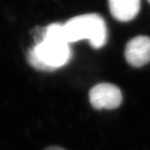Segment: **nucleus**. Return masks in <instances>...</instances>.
Returning <instances> with one entry per match:
<instances>
[{
    "label": "nucleus",
    "instance_id": "f257e3e1",
    "mask_svg": "<svg viewBox=\"0 0 150 150\" xmlns=\"http://www.w3.org/2000/svg\"><path fill=\"white\" fill-rule=\"evenodd\" d=\"M42 36L28 51L27 60L31 66L42 71H53L65 66L72 57V52L62 25H49L45 28Z\"/></svg>",
    "mask_w": 150,
    "mask_h": 150
},
{
    "label": "nucleus",
    "instance_id": "f03ea898",
    "mask_svg": "<svg viewBox=\"0 0 150 150\" xmlns=\"http://www.w3.org/2000/svg\"><path fill=\"white\" fill-rule=\"evenodd\" d=\"M62 26L69 44L89 40L94 49H100L105 45L108 39L106 23L98 14H85L72 17Z\"/></svg>",
    "mask_w": 150,
    "mask_h": 150
},
{
    "label": "nucleus",
    "instance_id": "7ed1b4c3",
    "mask_svg": "<svg viewBox=\"0 0 150 150\" xmlns=\"http://www.w3.org/2000/svg\"><path fill=\"white\" fill-rule=\"evenodd\" d=\"M90 102L94 109L113 110L122 102V93L119 87L111 83H100L91 88Z\"/></svg>",
    "mask_w": 150,
    "mask_h": 150
},
{
    "label": "nucleus",
    "instance_id": "20e7f679",
    "mask_svg": "<svg viewBox=\"0 0 150 150\" xmlns=\"http://www.w3.org/2000/svg\"><path fill=\"white\" fill-rule=\"evenodd\" d=\"M125 58L129 65L141 67L150 62V38L139 35L132 38L126 45Z\"/></svg>",
    "mask_w": 150,
    "mask_h": 150
},
{
    "label": "nucleus",
    "instance_id": "39448f33",
    "mask_svg": "<svg viewBox=\"0 0 150 150\" xmlns=\"http://www.w3.org/2000/svg\"><path fill=\"white\" fill-rule=\"evenodd\" d=\"M110 11L112 16L120 22L133 20L140 10L139 0H110Z\"/></svg>",
    "mask_w": 150,
    "mask_h": 150
},
{
    "label": "nucleus",
    "instance_id": "423d86ee",
    "mask_svg": "<svg viewBox=\"0 0 150 150\" xmlns=\"http://www.w3.org/2000/svg\"><path fill=\"white\" fill-rule=\"evenodd\" d=\"M45 150H65L62 147H60V146H50L48 148H46Z\"/></svg>",
    "mask_w": 150,
    "mask_h": 150
},
{
    "label": "nucleus",
    "instance_id": "0eeeda50",
    "mask_svg": "<svg viewBox=\"0 0 150 150\" xmlns=\"http://www.w3.org/2000/svg\"><path fill=\"white\" fill-rule=\"evenodd\" d=\"M149 3H150V1H149Z\"/></svg>",
    "mask_w": 150,
    "mask_h": 150
}]
</instances>
